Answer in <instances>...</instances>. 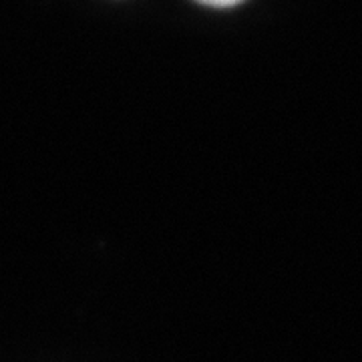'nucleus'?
Instances as JSON below:
<instances>
[{
  "label": "nucleus",
  "mask_w": 362,
  "mask_h": 362,
  "mask_svg": "<svg viewBox=\"0 0 362 362\" xmlns=\"http://www.w3.org/2000/svg\"><path fill=\"white\" fill-rule=\"evenodd\" d=\"M202 4H207V6H218V8H228V6H235L240 4L242 0H197Z\"/></svg>",
  "instance_id": "f257e3e1"
}]
</instances>
